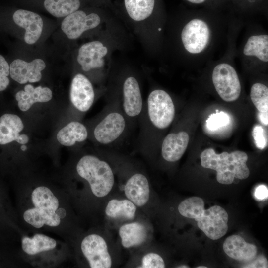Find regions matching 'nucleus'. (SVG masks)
<instances>
[{
	"label": "nucleus",
	"mask_w": 268,
	"mask_h": 268,
	"mask_svg": "<svg viewBox=\"0 0 268 268\" xmlns=\"http://www.w3.org/2000/svg\"><path fill=\"white\" fill-rule=\"evenodd\" d=\"M107 6L89 5L61 19L60 30L69 41L74 42L85 36H94L111 29L113 17Z\"/></svg>",
	"instance_id": "423d86ee"
},
{
	"label": "nucleus",
	"mask_w": 268,
	"mask_h": 268,
	"mask_svg": "<svg viewBox=\"0 0 268 268\" xmlns=\"http://www.w3.org/2000/svg\"><path fill=\"white\" fill-rule=\"evenodd\" d=\"M187 2L193 4H197V5H200L202 4L205 3H208V1L210 0H185ZM212 0H210V1Z\"/></svg>",
	"instance_id": "4c0bfd02"
},
{
	"label": "nucleus",
	"mask_w": 268,
	"mask_h": 268,
	"mask_svg": "<svg viewBox=\"0 0 268 268\" xmlns=\"http://www.w3.org/2000/svg\"><path fill=\"white\" fill-rule=\"evenodd\" d=\"M137 210V206L128 199H113L107 202L104 212L110 219L132 220Z\"/></svg>",
	"instance_id": "393cba45"
},
{
	"label": "nucleus",
	"mask_w": 268,
	"mask_h": 268,
	"mask_svg": "<svg viewBox=\"0 0 268 268\" xmlns=\"http://www.w3.org/2000/svg\"><path fill=\"white\" fill-rule=\"evenodd\" d=\"M189 141L188 134L184 131L172 132L163 139L161 146V156L169 162L179 160L185 153Z\"/></svg>",
	"instance_id": "412c9836"
},
{
	"label": "nucleus",
	"mask_w": 268,
	"mask_h": 268,
	"mask_svg": "<svg viewBox=\"0 0 268 268\" xmlns=\"http://www.w3.org/2000/svg\"><path fill=\"white\" fill-rule=\"evenodd\" d=\"M243 54L254 56L264 62L268 61V35H257L250 36L243 49Z\"/></svg>",
	"instance_id": "bb28decb"
},
{
	"label": "nucleus",
	"mask_w": 268,
	"mask_h": 268,
	"mask_svg": "<svg viewBox=\"0 0 268 268\" xmlns=\"http://www.w3.org/2000/svg\"><path fill=\"white\" fill-rule=\"evenodd\" d=\"M77 262L90 268H110L113 264L107 242L97 231L82 232L71 246Z\"/></svg>",
	"instance_id": "9d476101"
},
{
	"label": "nucleus",
	"mask_w": 268,
	"mask_h": 268,
	"mask_svg": "<svg viewBox=\"0 0 268 268\" xmlns=\"http://www.w3.org/2000/svg\"><path fill=\"white\" fill-rule=\"evenodd\" d=\"M237 3L246 7H252L259 4L262 0H237Z\"/></svg>",
	"instance_id": "c9c22d12"
},
{
	"label": "nucleus",
	"mask_w": 268,
	"mask_h": 268,
	"mask_svg": "<svg viewBox=\"0 0 268 268\" xmlns=\"http://www.w3.org/2000/svg\"><path fill=\"white\" fill-rule=\"evenodd\" d=\"M20 1L25 5L45 11L59 19L93 3V0H20Z\"/></svg>",
	"instance_id": "a211bd4d"
},
{
	"label": "nucleus",
	"mask_w": 268,
	"mask_h": 268,
	"mask_svg": "<svg viewBox=\"0 0 268 268\" xmlns=\"http://www.w3.org/2000/svg\"><path fill=\"white\" fill-rule=\"evenodd\" d=\"M268 188L265 185L257 187L255 191V197L259 200H264L268 198Z\"/></svg>",
	"instance_id": "72a5a7b5"
},
{
	"label": "nucleus",
	"mask_w": 268,
	"mask_h": 268,
	"mask_svg": "<svg viewBox=\"0 0 268 268\" xmlns=\"http://www.w3.org/2000/svg\"><path fill=\"white\" fill-rule=\"evenodd\" d=\"M200 157L203 167L217 171L216 179L221 184H230L234 178L245 179L249 176L250 171L246 165L248 156L243 151L217 154L213 148H209L203 151Z\"/></svg>",
	"instance_id": "1a4fd4ad"
},
{
	"label": "nucleus",
	"mask_w": 268,
	"mask_h": 268,
	"mask_svg": "<svg viewBox=\"0 0 268 268\" xmlns=\"http://www.w3.org/2000/svg\"><path fill=\"white\" fill-rule=\"evenodd\" d=\"M9 63L10 78L20 84L39 82L42 78V71L46 67L45 61L40 58L30 61L17 58Z\"/></svg>",
	"instance_id": "f3484780"
},
{
	"label": "nucleus",
	"mask_w": 268,
	"mask_h": 268,
	"mask_svg": "<svg viewBox=\"0 0 268 268\" xmlns=\"http://www.w3.org/2000/svg\"><path fill=\"white\" fill-rule=\"evenodd\" d=\"M71 103L81 112L87 111L93 105L95 92L91 80L83 73L77 72L73 77L69 91Z\"/></svg>",
	"instance_id": "6ab92c4d"
},
{
	"label": "nucleus",
	"mask_w": 268,
	"mask_h": 268,
	"mask_svg": "<svg viewBox=\"0 0 268 268\" xmlns=\"http://www.w3.org/2000/svg\"><path fill=\"white\" fill-rule=\"evenodd\" d=\"M24 125L17 115L5 113L0 116V146H4L14 141L25 144L29 141L25 134H20Z\"/></svg>",
	"instance_id": "aec40b11"
},
{
	"label": "nucleus",
	"mask_w": 268,
	"mask_h": 268,
	"mask_svg": "<svg viewBox=\"0 0 268 268\" xmlns=\"http://www.w3.org/2000/svg\"><path fill=\"white\" fill-rule=\"evenodd\" d=\"M46 19L39 13L23 8L0 13V31L17 36L32 46L42 39L46 30Z\"/></svg>",
	"instance_id": "6e6552de"
},
{
	"label": "nucleus",
	"mask_w": 268,
	"mask_h": 268,
	"mask_svg": "<svg viewBox=\"0 0 268 268\" xmlns=\"http://www.w3.org/2000/svg\"><path fill=\"white\" fill-rule=\"evenodd\" d=\"M118 234L122 246L129 249L142 245L147 240L146 225L139 221L126 223L119 228Z\"/></svg>",
	"instance_id": "4be33fe9"
},
{
	"label": "nucleus",
	"mask_w": 268,
	"mask_h": 268,
	"mask_svg": "<svg viewBox=\"0 0 268 268\" xmlns=\"http://www.w3.org/2000/svg\"><path fill=\"white\" fill-rule=\"evenodd\" d=\"M165 262L159 254L150 252L144 254L141 260L140 264L136 268H164Z\"/></svg>",
	"instance_id": "c756f323"
},
{
	"label": "nucleus",
	"mask_w": 268,
	"mask_h": 268,
	"mask_svg": "<svg viewBox=\"0 0 268 268\" xmlns=\"http://www.w3.org/2000/svg\"><path fill=\"white\" fill-rule=\"evenodd\" d=\"M24 233L19 225L9 190L0 180V241L11 243Z\"/></svg>",
	"instance_id": "4468645a"
},
{
	"label": "nucleus",
	"mask_w": 268,
	"mask_h": 268,
	"mask_svg": "<svg viewBox=\"0 0 268 268\" xmlns=\"http://www.w3.org/2000/svg\"><path fill=\"white\" fill-rule=\"evenodd\" d=\"M204 203H201L194 213L192 219L197 222L198 227L211 239L223 237L228 230V215L222 207L215 205L204 209Z\"/></svg>",
	"instance_id": "ddd939ff"
},
{
	"label": "nucleus",
	"mask_w": 268,
	"mask_h": 268,
	"mask_svg": "<svg viewBox=\"0 0 268 268\" xmlns=\"http://www.w3.org/2000/svg\"><path fill=\"white\" fill-rule=\"evenodd\" d=\"M21 149L22 150V151H25L27 149V147L25 145H22L21 147H20Z\"/></svg>",
	"instance_id": "58836bf2"
},
{
	"label": "nucleus",
	"mask_w": 268,
	"mask_h": 268,
	"mask_svg": "<svg viewBox=\"0 0 268 268\" xmlns=\"http://www.w3.org/2000/svg\"><path fill=\"white\" fill-rule=\"evenodd\" d=\"M10 68L8 61L0 54V92L5 90L10 84Z\"/></svg>",
	"instance_id": "7c9ffc66"
},
{
	"label": "nucleus",
	"mask_w": 268,
	"mask_h": 268,
	"mask_svg": "<svg viewBox=\"0 0 268 268\" xmlns=\"http://www.w3.org/2000/svg\"><path fill=\"white\" fill-rule=\"evenodd\" d=\"M175 116V108L170 95L165 90L150 92L139 118L138 147L146 157L151 154L156 143V133L168 128Z\"/></svg>",
	"instance_id": "7ed1b4c3"
},
{
	"label": "nucleus",
	"mask_w": 268,
	"mask_h": 268,
	"mask_svg": "<svg viewBox=\"0 0 268 268\" xmlns=\"http://www.w3.org/2000/svg\"><path fill=\"white\" fill-rule=\"evenodd\" d=\"M267 260L263 256H261L245 268H267Z\"/></svg>",
	"instance_id": "f704fd0d"
},
{
	"label": "nucleus",
	"mask_w": 268,
	"mask_h": 268,
	"mask_svg": "<svg viewBox=\"0 0 268 268\" xmlns=\"http://www.w3.org/2000/svg\"><path fill=\"white\" fill-rule=\"evenodd\" d=\"M210 37L209 28L203 20L194 18L183 27L181 39L185 50L191 54H198L207 46Z\"/></svg>",
	"instance_id": "dca6fc26"
},
{
	"label": "nucleus",
	"mask_w": 268,
	"mask_h": 268,
	"mask_svg": "<svg viewBox=\"0 0 268 268\" xmlns=\"http://www.w3.org/2000/svg\"><path fill=\"white\" fill-rule=\"evenodd\" d=\"M112 86L109 88L107 103L92 129L95 142L105 148L119 143L130 129L121 108L117 91L113 85Z\"/></svg>",
	"instance_id": "0eeeda50"
},
{
	"label": "nucleus",
	"mask_w": 268,
	"mask_h": 268,
	"mask_svg": "<svg viewBox=\"0 0 268 268\" xmlns=\"http://www.w3.org/2000/svg\"><path fill=\"white\" fill-rule=\"evenodd\" d=\"M268 111L265 112H259V118L264 125L267 126L268 124Z\"/></svg>",
	"instance_id": "e433bc0d"
},
{
	"label": "nucleus",
	"mask_w": 268,
	"mask_h": 268,
	"mask_svg": "<svg viewBox=\"0 0 268 268\" xmlns=\"http://www.w3.org/2000/svg\"><path fill=\"white\" fill-rule=\"evenodd\" d=\"M158 3V0H123V16L146 48L149 26Z\"/></svg>",
	"instance_id": "f8f14e48"
},
{
	"label": "nucleus",
	"mask_w": 268,
	"mask_h": 268,
	"mask_svg": "<svg viewBox=\"0 0 268 268\" xmlns=\"http://www.w3.org/2000/svg\"><path fill=\"white\" fill-rule=\"evenodd\" d=\"M88 131L86 127L78 121H72L61 129L57 138L59 143L66 146H71L76 142H81L87 139Z\"/></svg>",
	"instance_id": "a878e982"
},
{
	"label": "nucleus",
	"mask_w": 268,
	"mask_h": 268,
	"mask_svg": "<svg viewBox=\"0 0 268 268\" xmlns=\"http://www.w3.org/2000/svg\"><path fill=\"white\" fill-rule=\"evenodd\" d=\"M24 265L17 249L11 243L0 241V268H18Z\"/></svg>",
	"instance_id": "cd10ccee"
},
{
	"label": "nucleus",
	"mask_w": 268,
	"mask_h": 268,
	"mask_svg": "<svg viewBox=\"0 0 268 268\" xmlns=\"http://www.w3.org/2000/svg\"><path fill=\"white\" fill-rule=\"evenodd\" d=\"M253 136L256 146L260 149H264L266 145V141L264 136L263 129L260 126H256L253 131Z\"/></svg>",
	"instance_id": "473e14b6"
},
{
	"label": "nucleus",
	"mask_w": 268,
	"mask_h": 268,
	"mask_svg": "<svg viewBox=\"0 0 268 268\" xmlns=\"http://www.w3.org/2000/svg\"><path fill=\"white\" fill-rule=\"evenodd\" d=\"M212 81L220 97L225 101L232 102L239 97L241 86L238 74L230 65H217L212 72Z\"/></svg>",
	"instance_id": "2eb2a0df"
},
{
	"label": "nucleus",
	"mask_w": 268,
	"mask_h": 268,
	"mask_svg": "<svg viewBox=\"0 0 268 268\" xmlns=\"http://www.w3.org/2000/svg\"><path fill=\"white\" fill-rule=\"evenodd\" d=\"M112 29L104 30L76 50L74 60L80 72L91 73L98 83L106 81L109 73L111 55L121 43Z\"/></svg>",
	"instance_id": "39448f33"
},
{
	"label": "nucleus",
	"mask_w": 268,
	"mask_h": 268,
	"mask_svg": "<svg viewBox=\"0 0 268 268\" xmlns=\"http://www.w3.org/2000/svg\"><path fill=\"white\" fill-rule=\"evenodd\" d=\"M52 96V91L49 88L41 86L35 87L28 84L24 86V90L16 93L15 99L20 110L26 111L34 103L49 101Z\"/></svg>",
	"instance_id": "b1692460"
},
{
	"label": "nucleus",
	"mask_w": 268,
	"mask_h": 268,
	"mask_svg": "<svg viewBox=\"0 0 268 268\" xmlns=\"http://www.w3.org/2000/svg\"><path fill=\"white\" fill-rule=\"evenodd\" d=\"M13 187L21 229L26 233L54 234L71 247L82 231L65 186L34 181L17 182Z\"/></svg>",
	"instance_id": "f257e3e1"
},
{
	"label": "nucleus",
	"mask_w": 268,
	"mask_h": 268,
	"mask_svg": "<svg viewBox=\"0 0 268 268\" xmlns=\"http://www.w3.org/2000/svg\"><path fill=\"white\" fill-rule=\"evenodd\" d=\"M207 267H205V266H199L198 267H197V268H207Z\"/></svg>",
	"instance_id": "a19ab883"
},
{
	"label": "nucleus",
	"mask_w": 268,
	"mask_h": 268,
	"mask_svg": "<svg viewBox=\"0 0 268 268\" xmlns=\"http://www.w3.org/2000/svg\"><path fill=\"white\" fill-rule=\"evenodd\" d=\"M228 115L224 112L212 114L206 121V126L211 130H215L226 126L229 123Z\"/></svg>",
	"instance_id": "2f4dec72"
},
{
	"label": "nucleus",
	"mask_w": 268,
	"mask_h": 268,
	"mask_svg": "<svg viewBox=\"0 0 268 268\" xmlns=\"http://www.w3.org/2000/svg\"><path fill=\"white\" fill-rule=\"evenodd\" d=\"M223 248L229 257L241 261L252 260L257 253L255 245L246 242L238 235L228 237L223 243Z\"/></svg>",
	"instance_id": "5701e85b"
},
{
	"label": "nucleus",
	"mask_w": 268,
	"mask_h": 268,
	"mask_svg": "<svg viewBox=\"0 0 268 268\" xmlns=\"http://www.w3.org/2000/svg\"><path fill=\"white\" fill-rule=\"evenodd\" d=\"M250 98L259 112L268 111V88L267 86L260 83L254 84L251 88Z\"/></svg>",
	"instance_id": "c85d7f7f"
},
{
	"label": "nucleus",
	"mask_w": 268,
	"mask_h": 268,
	"mask_svg": "<svg viewBox=\"0 0 268 268\" xmlns=\"http://www.w3.org/2000/svg\"><path fill=\"white\" fill-rule=\"evenodd\" d=\"M115 82L113 85L131 129L138 122L144 103L139 80L134 72L127 70L119 74Z\"/></svg>",
	"instance_id": "9b49d317"
},
{
	"label": "nucleus",
	"mask_w": 268,
	"mask_h": 268,
	"mask_svg": "<svg viewBox=\"0 0 268 268\" xmlns=\"http://www.w3.org/2000/svg\"><path fill=\"white\" fill-rule=\"evenodd\" d=\"M18 255L24 263L36 268L61 266L72 253L69 244L41 232L24 233L17 238Z\"/></svg>",
	"instance_id": "20e7f679"
},
{
	"label": "nucleus",
	"mask_w": 268,
	"mask_h": 268,
	"mask_svg": "<svg viewBox=\"0 0 268 268\" xmlns=\"http://www.w3.org/2000/svg\"><path fill=\"white\" fill-rule=\"evenodd\" d=\"M74 170L84 185L68 194L74 210L87 214L94 209L95 200L105 198L113 189L115 172L106 158L93 154L81 156Z\"/></svg>",
	"instance_id": "f03ea898"
},
{
	"label": "nucleus",
	"mask_w": 268,
	"mask_h": 268,
	"mask_svg": "<svg viewBox=\"0 0 268 268\" xmlns=\"http://www.w3.org/2000/svg\"><path fill=\"white\" fill-rule=\"evenodd\" d=\"M177 268H189L188 267H187V266H180L179 267H178Z\"/></svg>",
	"instance_id": "ea45409f"
}]
</instances>
